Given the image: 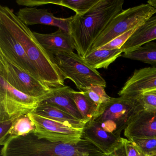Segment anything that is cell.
Masks as SVG:
<instances>
[{"label": "cell", "instance_id": "1", "mask_svg": "<svg viewBox=\"0 0 156 156\" xmlns=\"http://www.w3.org/2000/svg\"><path fill=\"white\" fill-rule=\"evenodd\" d=\"M0 24L23 47L41 82L50 88L65 86V80L51 55L39 43L33 32L9 7L0 6Z\"/></svg>", "mask_w": 156, "mask_h": 156}, {"label": "cell", "instance_id": "2", "mask_svg": "<svg viewBox=\"0 0 156 156\" xmlns=\"http://www.w3.org/2000/svg\"><path fill=\"white\" fill-rule=\"evenodd\" d=\"M1 154L2 156H107L83 138L76 144H67L40 138L34 131L24 136L8 137Z\"/></svg>", "mask_w": 156, "mask_h": 156}, {"label": "cell", "instance_id": "3", "mask_svg": "<svg viewBox=\"0 0 156 156\" xmlns=\"http://www.w3.org/2000/svg\"><path fill=\"white\" fill-rule=\"evenodd\" d=\"M124 0H98L82 15L71 17L70 33L77 54L84 58L96 39L117 15L124 10Z\"/></svg>", "mask_w": 156, "mask_h": 156}, {"label": "cell", "instance_id": "4", "mask_svg": "<svg viewBox=\"0 0 156 156\" xmlns=\"http://www.w3.org/2000/svg\"><path fill=\"white\" fill-rule=\"evenodd\" d=\"M50 55L64 79H70L81 92L93 85L106 86V82L99 72L92 68L77 54L74 52H61Z\"/></svg>", "mask_w": 156, "mask_h": 156}, {"label": "cell", "instance_id": "5", "mask_svg": "<svg viewBox=\"0 0 156 156\" xmlns=\"http://www.w3.org/2000/svg\"><path fill=\"white\" fill-rule=\"evenodd\" d=\"M155 13L156 10L148 4L124 10L113 19L96 39L90 52L98 50L116 37L141 26Z\"/></svg>", "mask_w": 156, "mask_h": 156}, {"label": "cell", "instance_id": "6", "mask_svg": "<svg viewBox=\"0 0 156 156\" xmlns=\"http://www.w3.org/2000/svg\"><path fill=\"white\" fill-rule=\"evenodd\" d=\"M41 97L25 94L0 77V122L14 120L21 116L34 113Z\"/></svg>", "mask_w": 156, "mask_h": 156}, {"label": "cell", "instance_id": "7", "mask_svg": "<svg viewBox=\"0 0 156 156\" xmlns=\"http://www.w3.org/2000/svg\"><path fill=\"white\" fill-rule=\"evenodd\" d=\"M0 77L20 92L33 97L43 96L51 88L0 54Z\"/></svg>", "mask_w": 156, "mask_h": 156}, {"label": "cell", "instance_id": "8", "mask_svg": "<svg viewBox=\"0 0 156 156\" xmlns=\"http://www.w3.org/2000/svg\"><path fill=\"white\" fill-rule=\"evenodd\" d=\"M35 126L34 134L40 138L53 142L76 144L83 140V129L70 127L61 122L34 113L28 114Z\"/></svg>", "mask_w": 156, "mask_h": 156}, {"label": "cell", "instance_id": "9", "mask_svg": "<svg viewBox=\"0 0 156 156\" xmlns=\"http://www.w3.org/2000/svg\"><path fill=\"white\" fill-rule=\"evenodd\" d=\"M0 54L39 80L23 47L1 24H0Z\"/></svg>", "mask_w": 156, "mask_h": 156}, {"label": "cell", "instance_id": "10", "mask_svg": "<svg viewBox=\"0 0 156 156\" xmlns=\"http://www.w3.org/2000/svg\"><path fill=\"white\" fill-rule=\"evenodd\" d=\"M16 15L27 26L36 24L50 25L70 33L69 22L71 17L58 18L47 9H38L35 7H25L20 9Z\"/></svg>", "mask_w": 156, "mask_h": 156}, {"label": "cell", "instance_id": "11", "mask_svg": "<svg viewBox=\"0 0 156 156\" xmlns=\"http://www.w3.org/2000/svg\"><path fill=\"white\" fill-rule=\"evenodd\" d=\"M154 89H156V67H146L135 70L118 94L120 96L134 97Z\"/></svg>", "mask_w": 156, "mask_h": 156}, {"label": "cell", "instance_id": "12", "mask_svg": "<svg viewBox=\"0 0 156 156\" xmlns=\"http://www.w3.org/2000/svg\"><path fill=\"white\" fill-rule=\"evenodd\" d=\"M74 90L70 87L65 85L51 88L49 93L42 97L40 103L53 106L74 117L84 121L74 100Z\"/></svg>", "mask_w": 156, "mask_h": 156}, {"label": "cell", "instance_id": "13", "mask_svg": "<svg viewBox=\"0 0 156 156\" xmlns=\"http://www.w3.org/2000/svg\"><path fill=\"white\" fill-rule=\"evenodd\" d=\"M39 43L49 55L61 52H74V42L70 33L59 29L52 33L41 34L33 32Z\"/></svg>", "mask_w": 156, "mask_h": 156}, {"label": "cell", "instance_id": "14", "mask_svg": "<svg viewBox=\"0 0 156 156\" xmlns=\"http://www.w3.org/2000/svg\"><path fill=\"white\" fill-rule=\"evenodd\" d=\"M139 112L140 114L133 118L127 128L130 139L156 137V110L140 109Z\"/></svg>", "mask_w": 156, "mask_h": 156}, {"label": "cell", "instance_id": "15", "mask_svg": "<svg viewBox=\"0 0 156 156\" xmlns=\"http://www.w3.org/2000/svg\"><path fill=\"white\" fill-rule=\"evenodd\" d=\"M83 137L93 143L106 155H109L112 151L114 137L112 134L104 130L100 123L95 119L90 120L85 124Z\"/></svg>", "mask_w": 156, "mask_h": 156}, {"label": "cell", "instance_id": "16", "mask_svg": "<svg viewBox=\"0 0 156 156\" xmlns=\"http://www.w3.org/2000/svg\"><path fill=\"white\" fill-rule=\"evenodd\" d=\"M156 40V15L140 26L122 46L123 53L131 51L150 41Z\"/></svg>", "mask_w": 156, "mask_h": 156}, {"label": "cell", "instance_id": "17", "mask_svg": "<svg viewBox=\"0 0 156 156\" xmlns=\"http://www.w3.org/2000/svg\"><path fill=\"white\" fill-rule=\"evenodd\" d=\"M98 0H17L16 3L20 6L29 8L54 4L71 9L76 12V15H82L88 11Z\"/></svg>", "mask_w": 156, "mask_h": 156}, {"label": "cell", "instance_id": "18", "mask_svg": "<svg viewBox=\"0 0 156 156\" xmlns=\"http://www.w3.org/2000/svg\"><path fill=\"white\" fill-rule=\"evenodd\" d=\"M34 113L46 118L53 119L70 127L83 129L86 122L77 119L66 112L53 106L40 103Z\"/></svg>", "mask_w": 156, "mask_h": 156}, {"label": "cell", "instance_id": "19", "mask_svg": "<svg viewBox=\"0 0 156 156\" xmlns=\"http://www.w3.org/2000/svg\"><path fill=\"white\" fill-rule=\"evenodd\" d=\"M122 53L121 49L97 50L91 52L83 58L94 69H107L118 57L121 56Z\"/></svg>", "mask_w": 156, "mask_h": 156}, {"label": "cell", "instance_id": "20", "mask_svg": "<svg viewBox=\"0 0 156 156\" xmlns=\"http://www.w3.org/2000/svg\"><path fill=\"white\" fill-rule=\"evenodd\" d=\"M73 97L83 120L87 123L96 119L100 114V108L98 106L83 92L74 90Z\"/></svg>", "mask_w": 156, "mask_h": 156}, {"label": "cell", "instance_id": "21", "mask_svg": "<svg viewBox=\"0 0 156 156\" xmlns=\"http://www.w3.org/2000/svg\"><path fill=\"white\" fill-rule=\"evenodd\" d=\"M121 56L140 61L156 67V42L150 41L131 51L124 53Z\"/></svg>", "mask_w": 156, "mask_h": 156}, {"label": "cell", "instance_id": "22", "mask_svg": "<svg viewBox=\"0 0 156 156\" xmlns=\"http://www.w3.org/2000/svg\"><path fill=\"white\" fill-rule=\"evenodd\" d=\"M35 129V126L30 118L28 114L21 116L13 122L8 133L9 136H24Z\"/></svg>", "mask_w": 156, "mask_h": 156}, {"label": "cell", "instance_id": "23", "mask_svg": "<svg viewBox=\"0 0 156 156\" xmlns=\"http://www.w3.org/2000/svg\"><path fill=\"white\" fill-rule=\"evenodd\" d=\"M105 88L102 86L93 85L83 89L82 92L84 93L94 103L101 108L102 105L107 104L112 98L106 94Z\"/></svg>", "mask_w": 156, "mask_h": 156}, {"label": "cell", "instance_id": "24", "mask_svg": "<svg viewBox=\"0 0 156 156\" xmlns=\"http://www.w3.org/2000/svg\"><path fill=\"white\" fill-rule=\"evenodd\" d=\"M134 98L136 100L141 110L147 111H156V89L143 92Z\"/></svg>", "mask_w": 156, "mask_h": 156}, {"label": "cell", "instance_id": "25", "mask_svg": "<svg viewBox=\"0 0 156 156\" xmlns=\"http://www.w3.org/2000/svg\"><path fill=\"white\" fill-rule=\"evenodd\" d=\"M140 151L145 156L156 155V137L131 139Z\"/></svg>", "mask_w": 156, "mask_h": 156}, {"label": "cell", "instance_id": "26", "mask_svg": "<svg viewBox=\"0 0 156 156\" xmlns=\"http://www.w3.org/2000/svg\"><path fill=\"white\" fill-rule=\"evenodd\" d=\"M136 27L127 32L116 37L107 44L103 45L98 50H115V49H121L122 46L132 36V34L139 27Z\"/></svg>", "mask_w": 156, "mask_h": 156}, {"label": "cell", "instance_id": "27", "mask_svg": "<svg viewBox=\"0 0 156 156\" xmlns=\"http://www.w3.org/2000/svg\"><path fill=\"white\" fill-rule=\"evenodd\" d=\"M16 119L0 122V144L2 146L7 139L8 132Z\"/></svg>", "mask_w": 156, "mask_h": 156}, {"label": "cell", "instance_id": "28", "mask_svg": "<svg viewBox=\"0 0 156 156\" xmlns=\"http://www.w3.org/2000/svg\"><path fill=\"white\" fill-rule=\"evenodd\" d=\"M124 144L127 156H141V151L134 142L126 140Z\"/></svg>", "mask_w": 156, "mask_h": 156}, {"label": "cell", "instance_id": "29", "mask_svg": "<svg viewBox=\"0 0 156 156\" xmlns=\"http://www.w3.org/2000/svg\"><path fill=\"white\" fill-rule=\"evenodd\" d=\"M147 4L150 5L156 10V0H149L147 2Z\"/></svg>", "mask_w": 156, "mask_h": 156}, {"label": "cell", "instance_id": "30", "mask_svg": "<svg viewBox=\"0 0 156 156\" xmlns=\"http://www.w3.org/2000/svg\"><path fill=\"white\" fill-rule=\"evenodd\" d=\"M111 156H115V155H114V154H112V155H111ZM116 156H118V154H116Z\"/></svg>", "mask_w": 156, "mask_h": 156}, {"label": "cell", "instance_id": "31", "mask_svg": "<svg viewBox=\"0 0 156 156\" xmlns=\"http://www.w3.org/2000/svg\"><path fill=\"white\" fill-rule=\"evenodd\" d=\"M141 156H145V155H144V154H143V153L141 152Z\"/></svg>", "mask_w": 156, "mask_h": 156}, {"label": "cell", "instance_id": "32", "mask_svg": "<svg viewBox=\"0 0 156 156\" xmlns=\"http://www.w3.org/2000/svg\"></svg>", "mask_w": 156, "mask_h": 156}]
</instances>
